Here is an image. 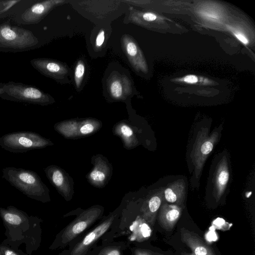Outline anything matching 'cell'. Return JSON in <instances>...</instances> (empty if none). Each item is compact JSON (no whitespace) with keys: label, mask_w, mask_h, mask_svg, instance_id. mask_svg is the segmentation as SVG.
Wrapping results in <instances>:
<instances>
[{"label":"cell","mask_w":255,"mask_h":255,"mask_svg":"<svg viewBox=\"0 0 255 255\" xmlns=\"http://www.w3.org/2000/svg\"><path fill=\"white\" fill-rule=\"evenodd\" d=\"M2 177L27 197L42 202L49 200V190L32 170L14 167L2 169Z\"/></svg>","instance_id":"6da1fadb"},{"label":"cell","mask_w":255,"mask_h":255,"mask_svg":"<svg viewBox=\"0 0 255 255\" xmlns=\"http://www.w3.org/2000/svg\"><path fill=\"white\" fill-rule=\"evenodd\" d=\"M52 144L51 141L37 133L16 131L0 137V146L5 150L13 153H24L29 150L43 148Z\"/></svg>","instance_id":"7a4b0ae2"},{"label":"cell","mask_w":255,"mask_h":255,"mask_svg":"<svg viewBox=\"0 0 255 255\" xmlns=\"http://www.w3.org/2000/svg\"><path fill=\"white\" fill-rule=\"evenodd\" d=\"M102 210L98 208L89 209L79 215L63 230L60 237L61 245L65 246L91 226L99 218Z\"/></svg>","instance_id":"3957f363"},{"label":"cell","mask_w":255,"mask_h":255,"mask_svg":"<svg viewBox=\"0 0 255 255\" xmlns=\"http://www.w3.org/2000/svg\"><path fill=\"white\" fill-rule=\"evenodd\" d=\"M36 39L29 31L8 25H0V46L24 48L35 44Z\"/></svg>","instance_id":"277c9868"},{"label":"cell","mask_w":255,"mask_h":255,"mask_svg":"<svg viewBox=\"0 0 255 255\" xmlns=\"http://www.w3.org/2000/svg\"><path fill=\"white\" fill-rule=\"evenodd\" d=\"M115 220L112 215L89 232L71 251L69 255H86L93 245L111 228Z\"/></svg>","instance_id":"5b68a950"},{"label":"cell","mask_w":255,"mask_h":255,"mask_svg":"<svg viewBox=\"0 0 255 255\" xmlns=\"http://www.w3.org/2000/svg\"><path fill=\"white\" fill-rule=\"evenodd\" d=\"M5 89L9 96L21 101L41 105L50 102L47 95L32 87L10 85L7 86Z\"/></svg>","instance_id":"8992f818"},{"label":"cell","mask_w":255,"mask_h":255,"mask_svg":"<svg viewBox=\"0 0 255 255\" xmlns=\"http://www.w3.org/2000/svg\"><path fill=\"white\" fill-rule=\"evenodd\" d=\"M181 241L191 250V253H182L181 255H216L213 249L198 235L184 228L180 229Z\"/></svg>","instance_id":"52a82bcc"},{"label":"cell","mask_w":255,"mask_h":255,"mask_svg":"<svg viewBox=\"0 0 255 255\" xmlns=\"http://www.w3.org/2000/svg\"><path fill=\"white\" fill-rule=\"evenodd\" d=\"M107 88L114 99H124L131 93V83L128 78L119 73H113L108 79Z\"/></svg>","instance_id":"ba28073f"},{"label":"cell","mask_w":255,"mask_h":255,"mask_svg":"<svg viewBox=\"0 0 255 255\" xmlns=\"http://www.w3.org/2000/svg\"><path fill=\"white\" fill-rule=\"evenodd\" d=\"M0 216L6 228H20L28 225L29 218L24 212L12 206L6 208L0 207Z\"/></svg>","instance_id":"9c48e42d"},{"label":"cell","mask_w":255,"mask_h":255,"mask_svg":"<svg viewBox=\"0 0 255 255\" xmlns=\"http://www.w3.org/2000/svg\"><path fill=\"white\" fill-rule=\"evenodd\" d=\"M125 53L130 64L136 70L145 71L146 67L141 52L136 43L129 35H125L122 38Z\"/></svg>","instance_id":"30bf717a"},{"label":"cell","mask_w":255,"mask_h":255,"mask_svg":"<svg viewBox=\"0 0 255 255\" xmlns=\"http://www.w3.org/2000/svg\"><path fill=\"white\" fill-rule=\"evenodd\" d=\"M62 0H46L33 4L22 15L24 22L34 23L40 19L55 5L62 3Z\"/></svg>","instance_id":"8fae6325"},{"label":"cell","mask_w":255,"mask_h":255,"mask_svg":"<svg viewBox=\"0 0 255 255\" xmlns=\"http://www.w3.org/2000/svg\"><path fill=\"white\" fill-rule=\"evenodd\" d=\"M181 212V208L178 205L163 204L159 210V224L164 230L171 231L179 219Z\"/></svg>","instance_id":"7c38bea8"},{"label":"cell","mask_w":255,"mask_h":255,"mask_svg":"<svg viewBox=\"0 0 255 255\" xmlns=\"http://www.w3.org/2000/svg\"><path fill=\"white\" fill-rule=\"evenodd\" d=\"M32 64L41 72L56 78H62L68 73L65 65L53 60L36 59L32 61Z\"/></svg>","instance_id":"4fadbf2b"},{"label":"cell","mask_w":255,"mask_h":255,"mask_svg":"<svg viewBox=\"0 0 255 255\" xmlns=\"http://www.w3.org/2000/svg\"><path fill=\"white\" fill-rule=\"evenodd\" d=\"M162 199V195H154L150 198L146 205L142 208V218L151 227L154 225L157 212Z\"/></svg>","instance_id":"5bb4252c"},{"label":"cell","mask_w":255,"mask_h":255,"mask_svg":"<svg viewBox=\"0 0 255 255\" xmlns=\"http://www.w3.org/2000/svg\"><path fill=\"white\" fill-rule=\"evenodd\" d=\"M183 186L176 183L168 187L164 191L165 200L169 203H175L176 205L181 203L184 197Z\"/></svg>","instance_id":"9a60e30c"},{"label":"cell","mask_w":255,"mask_h":255,"mask_svg":"<svg viewBox=\"0 0 255 255\" xmlns=\"http://www.w3.org/2000/svg\"><path fill=\"white\" fill-rule=\"evenodd\" d=\"M85 70L84 63L82 60L79 61L75 67L74 73L75 83L77 88H79L81 85L85 74Z\"/></svg>","instance_id":"2e32d148"},{"label":"cell","mask_w":255,"mask_h":255,"mask_svg":"<svg viewBox=\"0 0 255 255\" xmlns=\"http://www.w3.org/2000/svg\"><path fill=\"white\" fill-rule=\"evenodd\" d=\"M229 178V174L226 168H222L220 169L216 179L217 187L220 191L222 192L223 189L225 187L228 183Z\"/></svg>","instance_id":"e0dca14e"},{"label":"cell","mask_w":255,"mask_h":255,"mask_svg":"<svg viewBox=\"0 0 255 255\" xmlns=\"http://www.w3.org/2000/svg\"><path fill=\"white\" fill-rule=\"evenodd\" d=\"M99 255H122V251L118 247H109L103 249Z\"/></svg>","instance_id":"ac0fdd59"},{"label":"cell","mask_w":255,"mask_h":255,"mask_svg":"<svg viewBox=\"0 0 255 255\" xmlns=\"http://www.w3.org/2000/svg\"><path fill=\"white\" fill-rule=\"evenodd\" d=\"M90 177L94 181L102 182L105 179V175L103 172L95 169L91 172Z\"/></svg>","instance_id":"d6986e66"},{"label":"cell","mask_w":255,"mask_h":255,"mask_svg":"<svg viewBox=\"0 0 255 255\" xmlns=\"http://www.w3.org/2000/svg\"><path fill=\"white\" fill-rule=\"evenodd\" d=\"M105 38V31L103 29H101L99 31L96 38L95 45L96 48H100L103 45Z\"/></svg>","instance_id":"ffe728a7"},{"label":"cell","mask_w":255,"mask_h":255,"mask_svg":"<svg viewBox=\"0 0 255 255\" xmlns=\"http://www.w3.org/2000/svg\"><path fill=\"white\" fill-rule=\"evenodd\" d=\"M0 253L1 255H20L16 251L4 245H0Z\"/></svg>","instance_id":"44dd1931"},{"label":"cell","mask_w":255,"mask_h":255,"mask_svg":"<svg viewBox=\"0 0 255 255\" xmlns=\"http://www.w3.org/2000/svg\"><path fill=\"white\" fill-rule=\"evenodd\" d=\"M213 144L210 141L204 142L201 148V153L203 154L207 155L209 154L213 149Z\"/></svg>","instance_id":"7402d4cb"},{"label":"cell","mask_w":255,"mask_h":255,"mask_svg":"<svg viewBox=\"0 0 255 255\" xmlns=\"http://www.w3.org/2000/svg\"><path fill=\"white\" fill-rule=\"evenodd\" d=\"M133 255H161L149 251L142 249H136L133 251Z\"/></svg>","instance_id":"603a6c76"},{"label":"cell","mask_w":255,"mask_h":255,"mask_svg":"<svg viewBox=\"0 0 255 255\" xmlns=\"http://www.w3.org/2000/svg\"><path fill=\"white\" fill-rule=\"evenodd\" d=\"M94 129V127L92 124H86L81 128L80 131L83 134H87L92 132Z\"/></svg>","instance_id":"cb8c5ba5"},{"label":"cell","mask_w":255,"mask_h":255,"mask_svg":"<svg viewBox=\"0 0 255 255\" xmlns=\"http://www.w3.org/2000/svg\"><path fill=\"white\" fill-rule=\"evenodd\" d=\"M180 81H183L187 83L194 84L198 82V79L196 76L190 75L184 77L180 79Z\"/></svg>","instance_id":"d4e9b609"},{"label":"cell","mask_w":255,"mask_h":255,"mask_svg":"<svg viewBox=\"0 0 255 255\" xmlns=\"http://www.w3.org/2000/svg\"><path fill=\"white\" fill-rule=\"evenodd\" d=\"M142 18L146 21H153L156 19V15L151 12H145L141 15Z\"/></svg>","instance_id":"484cf974"},{"label":"cell","mask_w":255,"mask_h":255,"mask_svg":"<svg viewBox=\"0 0 255 255\" xmlns=\"http://www.w3.org/2000/svg\"><path fill=\"white\" fill-rule=\"evenodd\" d=\"M122 134L126 137H129L133 134V131L131 128L127 125H123L121 127Z\"/></svg>","instance_id":"4316f807"},{"label":"cell","mask_w":255,"mask_h":255,"mask_svg":"<svg viewBox=\"0 0 255 255\" xmlns=\"http://www.w3.org/2000/svg\"><path fill=\"white\" fill-rule=\"evenodd\" d=\"M235 36L243 43L245 44H247L249 43L248 40L246 38L244 34L242 33L234 31L233 32Z\"/></svg>","instance_id":"83f0119b"},{"label":"cell","mask_w":255,"mask_h":255,"mask_svg":"<svg viewBox=\"0 0 255 255\" xmlns=\"http://www.w3.org/2000/svg\"><path fill=\"white\" fill-rule=\"evenodd\" d=\"M0 255H1L0 253Z\"/></svg>","instance_id":"f1b7e54d"}]
</instances>
